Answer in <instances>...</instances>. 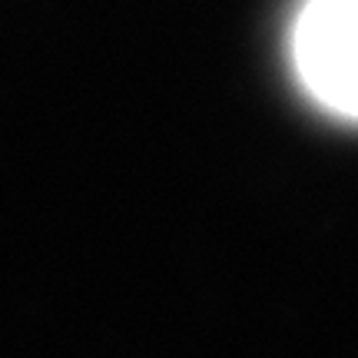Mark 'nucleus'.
Wrapping results in <instances>:
<instances>
[{
    "mask_svg": "<svg viewBox=\"0 0 358 358\" xmlns=\"http://www.w3.org/2000/svg\"><path fill=\"white\" fill-rule=\"evenodd\" d=\"M289 57L308 100L358 123V0H306L292 20Z\"/></svg>",
    "mask_w": 358,
    "mask_h": 358,
    "instance_id": "f257e3e1",
    "label": "nucleus"
}]
</instances>
